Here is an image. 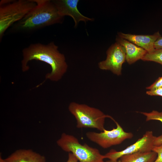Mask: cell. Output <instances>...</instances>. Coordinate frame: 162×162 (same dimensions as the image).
I'll return each mask as SVG.
<instances>
[{
  "mask_svg": "<svg viewBox=\"0 0 162 162\" xmlns=\"http://www.w3.org/2000/svg\"><path fill=\"white\" fill-rule=\"evenodd\" d=\"M35 0L36 5L11 27L12 31L30 32L63 22L64 17L59 14L52 0Z\"/></svg>",
  "mask_w": 162,
  "mask_h": 162,
  "instance_id": "7a4b0ae2",
  "label": "cell"
},
{
  "mask_svg": "<svg viewBox=\"0 0 162 162\" xmlns=\"http://www.w3.org/2000/svg\"><path fill=\"white\" fill-rule=\"evenodd\" d=\"M57 144L64 151L71 153L80 162H105L104 155L97 148L81 144L74 136L63 133Z\"/></svg>",
  "mask_w": 162,
  "mask_h": 162,
  "instance_id": "5b68a950",
  "label": "cell"
},
{
  "mask_svg": "<svg viewBox=\"0 0 162 162\" xmlns=\"http://www.w3.org/2000/svg\"><path fill=\"white\" fill-rule=\"evenodd\" d=\"M36 5L35 0H1L0 39L9 28L22 18Z\"/></svg>",
  "mask_w": 162,
  "mask_h": 162,
  "instance_id": "3957f363",
  "label": "cell"
},
{
  "mask_svg": "<svg viewBox=\"0 0 162 162\" xmlns=\"http://www.w3.org/2000/svg\"><path fill=\"white\" fill-rule=\"evenodd\" d=\"M58 46L53 42L47 44L40 43L30 44L22 51V61L23 71L28 70V62L35 60L44 62L49 64L52 70L46 75V78L57 81L66 72L68 66L64 55L58 51Z\"/></svg>",
  "mask_w": 162,
  "mask_h": 162,
  "instance_id": "6da1fadb",
  "label": "cell"
},
{
  "mask_svg": "<svg viewBox=\"0 0 162 162\" xmlns=\"http://www.w3.org/2000/svg\"><path fill=\"white\" fill-rule=\"evenodd\" d=\"M68 110L75 118L76 127L79 128H93L103 131L105 129V118H112L98 108L74 102L70 103Z\"/></svg>",
  "mask_w": 162,
  "mask_h": 162,
  "instance_id": "277c9868",
  "label": "cell"
},
{
  "mask_svg": "<svg viewBox=\"0 0 162 162\" xmlns=\"http://www.w3.org/2000/svg\"><path fill=\"white\" fill-rule=\"evenodd\" d=\"M140 113L146 116V121L157 120L160 121L162 123V112L154 110L149 112H140Z\"/></svg>",
  "mask_w": 162,
  "mask_h": 162,
  "instance_id": "9a60e30c",
  "label": "cell"
},
{
  "mask_svg": "<svg viewBox=\"0 0 162 162\" xmlns=\"http://www.w3.org/2000/svg\"><path fill=\"white\" fill-rule=\"evenodd\" d=\"M52 1L61 16L64 17L68 16L73 18L75 27L78 26L80 21L86 23L88 21L94 20L93 18L86 16L79 11L77 8L79 0H53Z\"/></svg>",
  "mask_w": 162,
  "mask_h": 162,
  "instance_id": "9c48e42d",
  "label": "cell"
},
{
  "mask_svg": "<svg viewBox=\"0 0 162 162\" xmlns=\"http://www.w3.org/2000/svg\"><path fill=\"white\" fill-rule=\"evenodd\" d=\"M4 162H46L45 157L31 149L16 150L4 159Z\"/></svg>",
  "mask_w": 162,
  "mask_h": 162,
  "instance_id": "7c38bea8",
  "label": "cell"
},
{
  "mask_svg": "<svg viewBox=\"0 0 162 162\" xmlns=\"http://www.w3.org/2000/svg\"><path fill=\"white\" fill-rule=\"evenodd\" d=\"M105 162H119V161H118L117 160L113 161V160H107Z\"/></svg>",
  "mask_w": 162,
  "mask_h": 162,
  "instance_id": "603a6c76",
  "label": "cell"
},
{
  "mask_svg": "<svg viewBox=\"0 0 162 162\" xmlns=\"http://www.w3.org/2000/svg\"><path fill=\"white\" fill-rule=\"evenodd\" d=\"M113 121L116 124V128L110 130L105 129L100 133L88 131L86 134L87 137L104 149L119 144L125 140L133 137L132 133L124 131L117 122L114 119Z\"/></svg>",
  "mask_w": 162,
  "mask_h": 162,
  "instance_id": "8992f818",
  "label": "cell"
},
{
  "mask_svg": "<svg viewBox=\"0 0 162 162\" xmlns=\"http://www.w3.org/2000/svg\"><path fill=\"white\" fill-rule=\"evenodd\" d=\"M152 131H146L140 138L135 142L128 146L124 150L117 151L111 149L104 155L105 158L117 161L123 155L137 152H147L152 151L156 138Z\"/></svg>",
  "mask_w": 162,
  "mask_h": 162,
  "instance_id": "52a82bcc",
  "label": "cell"
},
{
  "mask_svg": "<svg viewBox=\"0 0 162 162\" xmlns=\"http://www.w3.org/2000/svg\"><path fill=\"white\" fill-rule=\"evenodd\" d=\"M78 161L77 159L72 154L69 153L68 158L67 162H78Z\"/></svg>",
  "mask_w": 162,
  "mask_h": 162,
  "instance_id": "ffe728a7",
  "label": "cell"
},
{
  "mask_svg": "<svg viewBox=\"0 0 162 162\" xmlns=\"http://www.w3.org/2000/svg\"><path fill=\"white\" fill-rule=\"evenodd\" d=\"M155 50L162 49V37L161 36L155 41L154 44Z\"/></svg>",
  "mask_w": 162,
  "mask_h": 162,
  "instance_id": "d6986e66",
  "label": "cell"
},
{
  "mask_svg": "<svg viewBox=\"0 0 162 162\" xmlns=\"http://www.w3.org/2000/svg\"><path fill=\"white\" fill-rule=\"evenodd\" d=\"M117 43L124 48L126 54V61L129 64L140 59H142L147 52L143 49L130 41L118 35L116 39Z\"/></svg>",
  "mask_w": 162,
  "mask_h": 162,
  "instance_id": "8fae6325",
  "label": "cell"
},
{
  "mask_svg": "<svg viewBox=\"0 0 162 162\" xmlns=\"http://www.w3.org/2000/svg\"><path fill=\"white\" fill-rule=\"evenodd\" d=\"M157 157V154L153 151L137 152L123 156L119 162H154Z\"/></svg>",
  "mask_w": 162,
  "mask_h": 162,
  "instance_id": "4fadbf2b",
  "label": "cell"
},
{
  "mask_svg": "<svg viewBox=\"0 0 162 162\" xmlns=\"http://www.w3.org/2000/svg\"><path fill=\"white\" fill-rule=\"evenodd\" d=\"M146 94L151 96H159L162 97V87L147 91L146 92Z\"/></svg>",
  "mask_w": 162,
  "mask_h": 162,
  "instance_id": "e0dca14e",
  "label": "cell"
},
{
  "mask_svg": "<svg viewBox=\"0 0 162 162\" xmlns=\"http://www.w3.org/2000/svg\"><path fill=\"white\" fill-rule=\"evenodd\" d=\"M142 60L154 62L162 65V49L155 50L151 53H147Z\"/></svg>",
  "mask_w": 162,
  "mask_h": 162,
  "instance_id": "5bb4252c",
  "label": "cell"
},
{
  "mask_svg": "<svg viewBox=\"0 0 162 162\" xmlns=\"http://www.w3.org/2000/svg\"><path fill=\"white\" fill-rule=\"evenodd\" d=\"M106 54V59L98 63L99 68L102 70H110L118 76L121 75L122 64L126 61L124 48L115 42L109 48Z\"/></svg>",
  "mask_w": 162,
  "mask_h": 162,
  "instance_id": "ba28073f",
  "label": "cell"
},
{
  "mask_svg": "<svg viewBox=\"0 0 162 162\" xmlns=\"http://www.w3.org/2000/svg\"><path fill=\"white\" fill-rule=\"evenodd\" d=\"M161 87H162V76L159 77L153 84L146 88L150 90Z\"/></svg>",
  "mask_w": 162,
  "mask_h": 162,
  "instance_id": "ac0fdd59",
  "label": "cell"
},
{
  "mask_svg": "<svg viewBox=\"0 0 162 162\" xmlns=\"http://www.w3.org/2000/svg\"><path fill=\"white\" fill-rule=\"evenodd\" d=\"M152 151L157 154V158L154 162H162V145L160 146H154Z\"/></svg>",
  "mask_w": 162,
  "mask_h": 162,
  "instance_id": "2e32d148",
  "label": "cell"
},
{
  "mask_svg": "<svg viewBox=\"0 0 162 162\" xmlns=\"http://www.w3.org/2000/svg\"><path fill=\"white\" fill-rule=\"evenodd\" d=\"M154 145V146H160L162 145V135L156 137Z\"/></svg>",
  "mask_w": 162,
  "mask_h": 162,
  "instance_id": "44dd1931",
  "label": "cell"
},
{
  "mask_svg": "<svg viewBox=\"0 0 162 162\" xmlns=\"http://www.w3.org/2000/svg\"><path fill=\"white\" fill-rule=\"evenodd\" d=\"M0 162H4V159H3L2 158V155H1V154H0Z\"/></svg>",
  "mask_w": 162,
  "mask_h": 162,
  "instance_id": "7402d4cb",
  "label": "cell"
},
{
  "mask_svg": "<svg viewBox=\"0 0 162 162\" xmlns=\"http://www.w3.org/2000/svg\"><path fill=\"white\" fill-rule=\"evenodd\" d=\"M117 34L119 37L143 49L149 53L155 50L154 43L161 36L159 32L152 35H137L121 32H118Z\"/></svg>",
  "mask_w": 162,
  "mask_h": 162,
  "instance_id": "30bf717a",
  "label": "cell"
}]
</instances>
